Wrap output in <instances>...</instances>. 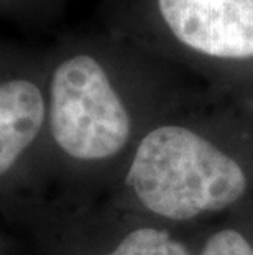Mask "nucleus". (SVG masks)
<instances>
[{
    "label": "nucleus",
    "instance_id": "f257e3e1",
    "mask_svg": "<svg viewBox=\"0 0 253 255\" xmlns=\"http://www.w3.org/2000/svg\"><path fill=\"white\" fill-rule=\"evenodd\" d=\"M127 183L148 211L171 221L229 208L244 198L249 184L239 161L204 135L177 124L145 135Z\"/></svg>",
    "mask_w": 253,
    "mask_h": 255
},
{
    "label": "nucleus",
    "instance_id": "f03ea898",
    "mask_svg": "<svg viewBox=\"0 0 253 255\" xmlns=\"http://www.w3.org/2000/svg\"><path fill=\"white\" fill-rule=\"evenodd\" d=\"M50 127L78 160H105L127 145L132 119L104 66L89 55L66 59L50 86Z\"/></svg>",
    "mask_w": 253,
    "mask_h": 255
},
{
    "label": "nucleus",
    "instance_id": "7ed1b4c3",
    "mask_svg": "<svg viewBox=\"0 0 253 255\" xmlns=\"http://www.w3.org/2000/svg\"><path fill=\"white\" fill-rule=\"evenodd\" d=\"M169 35L196 55L253 59V0H155Z\"/></svg>",
    "mask_w": 253,
    "mask_h": 255
},
{
    "label": "nucleus",
    "instance_id": "20e7f679",
    "mask_svg": "<svg viewBox=\"0 0 253 255\" xmlns=\"http://www.w3.org/2000/svg\"><path fill=\"white\" fill-rule=\"evenodd\" d=\"M40 89L25 79L0 84V176L38 137L45 122Z\"/></svg>",
    "mask_w": 253,
    "mask_h": 255
},
{
    "label": "nucleus",
    "instance_id": "39448f33",
    "mask_svg": "<svg viewBox=\"0 0 253 255\" xmlns=\"http://www.w3.org/2000/svg\"><path fill=\"white\" fill-rule=\"evenodd\" d=\"M107 255H191V252L168 232L153 227H140L127 234Z\"/></svg>",
    "mask_w": 253,
    "mask_h": 255
},
{
    "label": "nucleus",
    "instance_id": "423d86ee",
    "mask_svg": "<svg viewBox=\"0 0 253 255\" xmlns=\"http://www.w3.org/2000/svg\"><path fill=\"white\" fill-rule=\"evenodd\" d=\"M201 255H253V247L239 231L222 229L209 237Z\"/></svg>",
    "mask_w": 253,
    "mask_h": 255
}]
</instances>
